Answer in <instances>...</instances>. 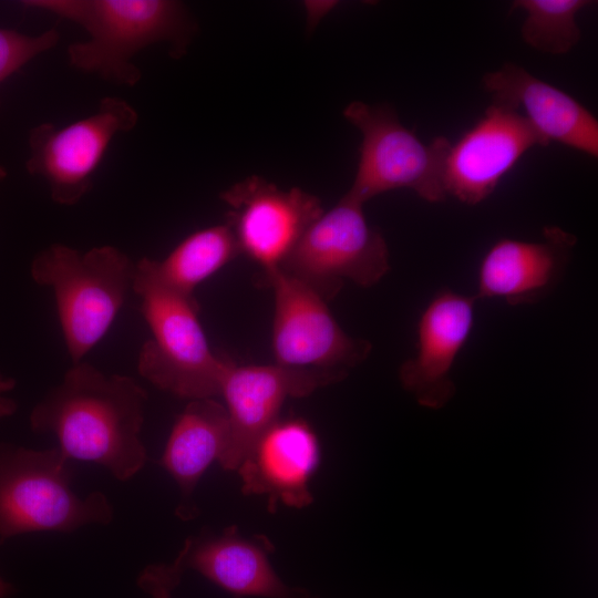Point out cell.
<instances>
[{"mask_svg":"<svg viewBox=\"0 0 598 598\" xmlns=\"http://www.w3.org/2000/svg\"><path fill=\"white\" fill-rule=\"evenodd\" d=\"M146 402L132 377L105 374L81 361L35 404L30 427L53 434L69 460L95 463L125 482L148 460L141 439Z\"/></svg>","mask_w":598,"mask_h":598,"instance_id":"obj_1","label":"cell"},{"mask_svg":"<svg viewBox=\"0 0 598 598\" xmlns=\"http://www.w3.org/2000/svg\"><path fill=\"white\" fill-rule=\"evenodd\" d=\"M22 6L80 25L89 38L69 45V64L124 86L142 78L133 62L140 51L165 42L169 54L181 58L197 28L186 7L174 0H27Z\"/></svg>","mask_w":598,"mask_h":598,"instance_id":"obj_2","label":"cell"},{"mask_svg":"<svg viewBox=\"0 0 598 598\" xmlns=\"http://www.w3.org/2000/svg\"><path fill=\"white\" fill-rule=\"evenodd\" d=\"M133 291L151 331L137 355V371L156 388L188 401L219 395L231 360L214 352L199 321L195 297L159 283L140 259Z\"/></svg>","mask_w":598,"mask_h":598,"instance_id":"obj_3","label":"cell"},{"mask_svg":"<svg viewBox=\"0 0 598 598\" xmlns=\"http://www.w3.org/2000/svg\"><path fill=\"white\" fill-rule=\"evenodd\" d=\"M136 262L110 245L82 251L54 244L34 256L33 281L52 289L72 364L106 334L133 291Z\"/></svg>","mask_w":598,"mask_h":598,"instance_id":"obj_4","label":"cell"},{"mask_svg":"<svg viewBox=\"0 0 598 598\" xmlns=\"http://www.w3.org/2000/svg\"><path fill=\"white\" fill-rule=\"evenodd\" d=\"M58 446L33 450L0 443V545L28 533H72L113 520L102 492L80 497L71 487L72 470Z\"/></svg>","mask_w":598,"mask_h":598,"instance_id":"obj_5","label":"cell"},{"mask_svg":"<svg viewBox=\"0 0 598 598\" xmlns=\"http://www.w3.org/2000/svg\"><path fill=\"white\" fill-rule=\"evenodd\" d=\"M343 116L362 134L348 196L364 205L385 192L408 188L429 203L445 200L442 171L448 138L422 142L386 104L353 101L343 110Z\"/></svg>","mask_w":598,"mask_h":598,"instance_id":"obj_6","label":"cell"},{"mask_svg":"<svg viewBox=\"0 0 598 598\" xmlns=\"http://www.w3.org/2000/svg\"><path fill=\"white\" fill-rule=\"evenodd\" d=\"M278 268L329 301L346 281L377 285L391 266L386 241L369 225L363 204L344 194L306 229Z\"/></svg>","mask_w":598,"mask_h":598,"instance_id":"obj_7","label":"cell"},{"mask_svg":"<svg viewBox=\"0 0 598 598\" xmlns=\"http://www.w3.org/2000/svg\"><path fill=\"white\" fill-rule=\"evenodd\" d=\"M259 282L274 295L271 350L276 364L348 375L367 360L371 342L344 332L328 301L309 286L278 267L261 270Z\"/></svg>","mask_w":598,"mask_h":598,"instance_id":"obj_8","label":"cell"},{"mask_svg":"<svg viewBox=\"0 0 598 598\" xmlns=\"http://www.w3.org/2000/svg\"><path fill=\"white\" fill-rule=\"evenodd\" d=\"M137 122L138 113L126 100L105 96L94 113L68 125L41 123L29 132L25 168L48 184L54 203L73 206L92 188L113 138Z\"/></svg>","mask_w":598,"mask_h":598,"instance_id":"obj_9","label":"cell"},{"mask_svg":"<svg viewBox=\"0 0 598 598\" xmlns=\"http://www.w3.org/2000/svg\"><path fill=\"white\" fill-rule=\"evenodd\" d=\"M219 197L229 208L225 223L240 254L260 265L261 270L279 267L323 213L317 196L298 187L280 189L256 175L234 184Z\"/></svg>","mask_w":598,"mask_h":598,"instance_id":"obj_10","label":"cell"},{"mask_svg":"<svg viewBox=\"0 0 598 598\" xmlns=\"http://www.w3.org/2000/svg\"><path fill=\"white\" fill-rule=\"evenodd\" d=\"M539 145L548 144L516 107L492 101L471 128L450 142L442 171L446 195L466 205L482 203L519 158Z\"/></svg>","mask_w":598,"mask_h":598,"instance_id":"obj_11","label":"cell"},{"mask_svg":"<svg viewBox=\"0 0 598 598\" xmlns=\"http://www.w3.org/2000/svg\"><path fill=\"white\" fill-rule=\"evenodd\" d=\"M347 377L332 370L276 363L241 367L233 362L219 391L229 421V443L220 466L226 471L238 468L261 434L280 417L287 399L308 396Z\"/></svg>","mask_w":598,"mask_h":598,"instance_id":"obj_12","label":"cell"},{"mask_svg":"<svg viewBox=\"0 0 598 598\" xmlns=\"http://www.w3.org/2000/svg\"><path fill=\"white\" fill-rule=\"evenodd\" d=\"M576 245L577 237L558 226L544 227L535 241L497 239L481 258L474 297L509 306L540 302L563 280Z\"/></svg>","mask_w":598,"mask_h":598,"instance_id":"obj_13","label":"cell"},{"mask_svg":"<svg viewBox=\"0 0 598 598\" xmlns=\"http://www.w3.org/2000/svg\"><path fill=\"white\" fill-rule=\"evenodd\" d=\"M476 300L444 288L420 313L416 351L400 365L399 380L421 405L440 409L453 398L451 371L471 336Z\"/></svg>","mask_w":598,"mask_h":598,"instance_id":"obj_14","label":"cell"},{"mask_svg":"<svg viewBox=\"0 0 598 598\" xmlns=\"http://www.w3.org/2000/svg\"><path fill=\"white\" fill-rule=\"evenodd\" d=\"M320 460V442L312 426L300 417H279L257 440L236 472L243 492L265 496L270 512L278 505L303 508L313 502L310 483Z\"/></svg>","mask_w":598,"mask_h":598,"instance_id":"obj_15","label":"cell"},{"mask_svg":"<svg viewBox=\"0 0 598 598\" xmlns=\"http://www.w3.org/2000/svg\"><path fill=\"white\" fill-rule=\"evenodd\" d=\"M482 84L493 101L516 107L547 144L598 157V121L568 93L514 63L486 73Z\"/></svg>","mask_w":598,"mask_h":598,"instance_id":"obj_16","label":"cell"},{"mask_svg":"<svg viewBox=\"0 0 598 598\" xmlns=\"http://www.w3.org/2000/svg\"><path fill=\"white\" fill-rule=\"evenodd\" d=\"M272 543L264 535L244 536L236 526L220 533L190 536L177 557L185 570L193 569L236 597L290 598L289 587L276 573Z\"/></svg>","mask_w":598,"mask_h":598,"instance_id":"obj_17","label":"cell"},{"mask_svg":"<svg viewBox=\"0 0 598 598\" xmlns=\"http://www.w3.org/2000/svg\"><path fill=\"white\" fill-rule=\"evenodd\" d=\"M228 443V414L215 398L189 401L176 417L158 464L178 486L175 514L182 520L198 516L195 489L208 467L220 463Z\"/></svg>","mask_w":598,"mask_h":598,"instance_id":"obj_18","label":"cell"},{"mask_svg":"<svg viewBox=\"0 0 598 598\" xmlns=\"http://www.w3.org/2000/svg\"><path fill=\"white\" fill-rule=\"evenodd\" d=\"M239 254L235 235L224 223L189 234L162 260L148 257L141 260L159 283L181 295L195 297L198 285Z\"/></svg>","mask_w":598,"mask_h":598,"instance_id":"obj_19","label":"cell"},{"mask_svg":"<svg viewBox=\"0 0 598 598\" xmlns=\"http://www.w3.org/2000/svg\"><path fill=\"white\" fill-rule=\"evenodd\" d=\"M587 0H516L511 10L526 12L522 24L523 41L549 54H564L577 45L581 31L576 17L591 4Z\"/></svg>","mask_w":598,"mask_h":598,"instance_id":"obj_20","label":"cell"},{"mask_svg":"<svg viewBox=\"0 0 598 598\" xmlns=\"http://www.w3.org/2000/svg\"><path fill=\"white\" fill-rule=\"evenodd\" d=\"M59 41L60 33L56 29L29 35L13 29L0 28V83L38 55L53 49Z\"/></svg>","mask_w":598,"mask_h":598,"instance_id":"obj_21","label":"cell"},{"mask_svg":"<svg viewBox=\"0 0 598 598\" xmlns=\"http://www.w3.org/2000/svg\"><path fill=\"white\" fill-rule=\"evenodd\" d=\"M185 569L176 557L172 563H156L146 566L137 577V586L151 598H173Z\"/></svg>","mask_w":598,"mask_h":598,"instance_id":"obj_22","label":"cell"},{"mask_svg":"<svg viewBox=\"0 0 598 598\" xmlns=\"http://www.w3.org/2000/svg\"><path fill=\"white\" fill-rule=\"evenodd\" d=\"M16 380L0 370V421L12 416L18 410V402L9 393L16 388Z\"/></svg>","mask_w":598,"mask_h":598,"instance_id":"obj_23","label":"cell"},{"mask_svg":"<svg viewBox=\"0 0 598 598\" xmlns=\"http://www.w3.org/2000/svg\"><path fill=\"white\" fill-rule=\"evenodd\" d=\"M12 592V586L0 577V598H4Z\"/></svg>","mask_w":598,"mask_h":598,"instance_id":"obj_24","label":"cell"},{"mask_svg":"<svg viewBox=\"0 0 598 598\" xmlns=\"http://www.w3.org/2000/svg\"><path fill=\"white\" fill-rule=\"evenodd\" d=\"M290 598H311L307 592L296 588L295 594Z\"/></svg>","mask_w":598,"mask_h":598,"instance_id":"obj_25","label":"cell"},{"mask_svg":"<svg viewBox=\"0 0 598 598\" xmlns=\"http://www.w3.org/2000/svg\"><path fill=\"white\" fill-rule=\"evenodd\" d=\"M7 169L0 164V183L7 177Z\"/></svg>","mask_w":598,"mask_h":598,"instance_id":"obj_26","label":"cell"}]
</instances>
